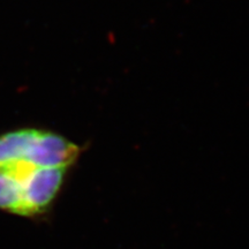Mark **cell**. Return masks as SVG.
I'll return each instance as SVG.
<instances>
[{"mask_svg": "<svg viewBox=\"0 0 249 249\" xmlns=\"http://www.w3.org/2000/svg\"><path fill=\"white\" fill-rule=\"evenodd\" d=\"M80 148L57 134L37 130L26 160L38 167H67L74 164Z\"/></svg>", "mask_w": 249, "mask_h": 249, "instance_id": "obj_1", "label": "cell"}, {"mask_svg": "<svg viewBox=\"0 0 249 249\" xmlns=\"http://www.w3.org/2000/svg\"><path fill=\"white\" fill-rule=\"evenodd\" d=\"M0 209L28 217L22 187L2 171H0Z\"/></svg>", "mask_w": 249, "mask_h": 249, "instance_id": "obj_4", "label": "cell"}, {"mask_svg": "<svg viewBox=\"0 0 249 249\" xmlns=\"http://www.w3.org/2000/svg\"><path fill=\"white\" fill-rule=\"evenodd\" d=\"M36 132L35 129L14 130L0 136V164L26 160Z\"/></svg>", "mask_w": 249, "mask_h": 249, "instance_id": "obj_3", "label": "cell"}, {"mask_svg": "<svg viewBox=\"0 0 249 249\" xmlns=\"http://www.w3.org/2000/svg\"><path fill=\"white\" fill-rule=\"evenodd\" d=\"M66 167H37L23 186L28 217L44 213L64 182Z\"/></svg>", "mask_w": 249, "mask_h": 249, "instance_id": "obj_2", "label": "cell"}]
</instances>
